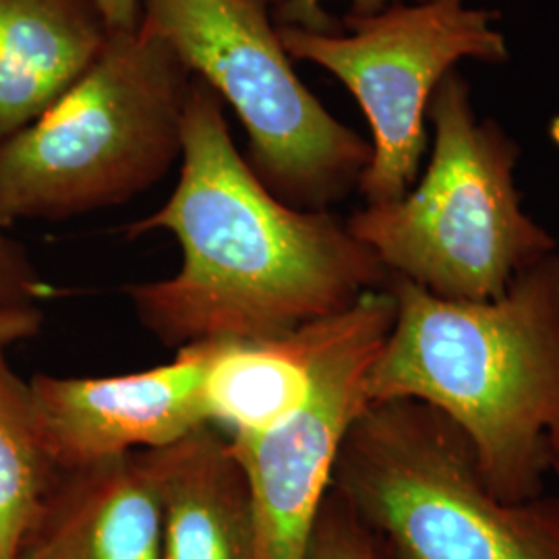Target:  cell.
I'll return each mask as SVG.
<instances>
[{"label": "cell", "instance_id": "obj_1", "mask_svg": "<svg viewBox=\"0 0 559 559\" xmlns=\"http://www.w3.org/2000/svg\"><path fill=\"white\" fill-rule=\"evenodd\" d=\"M164 230L182 263L124 288L145 330L168 346L282 336L344 311L390 274L346 222L280 201L240 156L221 96L195 78L182 120L179 182L129 239Z\"/></svg>", "mask_w": 559, "mask_h": 559}, {"label": "cell", "instance_id": "obj_2", "mask_svg": "<svg viewBox=\"0 0 559 559\" xmlns=\"http://www.w3.org/2000/svg\"><path fill=\"white\" fill-rule=\"evenodd\" d=\"M394 321L367 378L369 404L413 400L450 420L506 501L543 496L559 427V253L491 300H450L390 276Z\"/></svg>", "mask_w": 559, "mask_h": 559}, {"label": "cell", "instance_id": "obj_3", "mask_svg": "<svg viewBox=\"0 0 559 559\" xmlns=\"http://www.w3.org/2000/svg\"><path fill=\"white\" fill-rule=\"evenodd\" d=\"M195 75L140 21L64 96L0 143V224L67 221L138 198L182 154Z\"/></svg>", "mask_w": 559, "mask_h": 559}, {"label": "cell", "instance_id": "obj_4", "mask_svg": "<svg viewBox=\"0 0 559 559\" xmlns=\"http://www.w3.org/2000/svg\"><path fill=\"white\" fill-rule=\"evenodd\" d=\"M427 117L433 147L423 179L402 200L355 212L348 230L390 276L441 299H498L558 242L522 210L516 141L496 120L477 119L456 69L433 92Z\"/></svg>", "mask_w": 559, "mask_h": 559}, {"label": "cell", "instance_id": "obj_5", "mask_svg": "<svg viewBox=\"0 0 559 559\" xmlns=\"http://www.w3.org/2000/svg\"><path fill=\"white\" fill-rule=\"evenodd\" d=\"M332 489L388 559H559V498H498L464 436L420 402L369 404Z\"/></svg>", "mask_w": 559, "mask_h": 559}, {"label": "cell", "instance_id": "obj_6", "mask_svg": "<svg viewBox=\"0 0 559 559\" xmlns=\"http://www.w3.org/2000/svg\"><path fill=\"white\" fill-rule=\"evenodd\" d=\"M276 0H141V21L239 117L247 164L280 201L328 212L359 187L371 143L334 119L295 73Z\"/></svg>", "mask_w": 559, "mask_h": 559}, {"label": "cell", "instance_id": "obj_7", "mask_svg": "<svg viewBox=\"0 0 559 559\" xmlns=\"http://www.w3.org/2000/svg\"><path fill=\"white\" fill-rule=\"evenodd\" d=\"M493 21L464 0H420L348 15L344 34L276 23L286 55L338 78L367 117L371 162L357 187L367 205L402 200L419 180L429 102L460 60H508Z\"/></svg>", "mask_w": 559, "mask_h": 559}, {"label": "cell", "instance_id": "obj_8", "mask_svg": "<svg viewBox=\"0 0 559 559\" xmlns=\"http://www.w3.org/2000/svg\"><path fill=\"white\" fill-rule=\"evenodd\" d=\"M388 286L340 311L299 408L263 436L228 438L251 487L258 559H302L340 448L369 406L367 378L394 321Z\"/></svg>", "mask_w": 559, "mask_h": 559}, {"label": "cell", "instance_id": "obj_9", "mask_svg": "<svg viewBox=\"0 0 559 559\" xmlns=\"http://www.w3.org/2000/svg\"><path fill=\"white\" fill-rule=\"evenodd\" d=\"M212 355L214 342H198L177 348L170 362L135 373L36 376L32 399L60 471L166 448L210 425L203 385Z\"/></svg>", "mask_w": 559, "mask_h": 559}, {"label": "cell", "instance_id": "obj_10", "mask_svg": "<svg viewBox=\"0 0 559 559\" xmlns=\"http://www.w3.org/2000/svg\"><path fill=\"white\" fill-rule=\"evenodd\" d=\"M162 501L150 450L62 475L25 559H160Z\"/></svg>", "mask_w": 559, "mask_h": 559}, {"label": "cell", "instance_id": "obj_11", "mask_svg": "<svg viewBox=\"0 0 559 559\" xmlns=\"http://www.w3.org/2000/svg\"><path fill=\"white\" fill-rule=\"evenodd\" d=\"M150 459L160 489V559H258L251 487L228 436L205 425Z\"/></svg>", "mask_w": 559, "mask_h": 559}, {"label": "cell", "instance_id": "obj_12", "mask_svg": "<svg viewBox=\"0 0 559 559\" xmlns=\"http://www.w3.org/2000/svg\"><path fill=\"white\" fill-rule=\"evenodd\" d=\"M110 34L98 0H0V143L64 96Z\"/></svg>", "mask_w": 559, "mask_h": 559}, {"label": "cell", "instance_id": "obj_13", "mask_svg": "<svg viewBox=\"0 0 559 559\" xmlns=\"http://www.w3.org/2000/svg\"><path fill=\"white\" fill-rule=\"evenodd\" d=\"M338 313L258 340H218L205 371L210 425L228 438L263 436L299 408Z\"/></svg>", "mask_w": 559, "mask_h": 559}, {"label": "cell", "instance_id": "obj_14", "mask_svg": "<svg viewBox=\"0 0 559 559\" xmlns=\"http://www.w3.org/2000/svg\"><path fill=\"white\" fill-rule=\"evenodd\" d=\"M29 383L0 353V559H21L62 479Z\"/></svg>", "mask_w": 559, "mask_h": 559}, {"label": "cell", "instance_id": "obj_15", "mask_svg": "<svg viewBox=\"0 0 559 559\" xmlns=\"http://www.w3.org/2000/svg\"><path fill=\"white\" fill-rule=\"evenodd\" d=\"M302 559H388L378 539L334 489L323 501Z\"/></svg>", "mask_w": 559, "mask_h": 559}, {"label": "cell", "instance_id": "obj_16", "mask_svg": "<svg viewBox=\"0 0 559 559\" xmlns=\"http://www.w3.org/2000/svg\"><path fill=\"white\" fill-rule=\"evenodd\" d=\"M50 293L25 249L0 224V305H36Z\"/></svg>", "mask_w": 559, "mask_h": 559}, {"label": "cell", "instance_id": "obj_17", "mask_svg": "<svg viewBox=\"0 0 559 559\" xmlns=\"http://www.w3.org/2000/svg\"><path fill=\"white\" fill-rule=\"evenodd\" d=\"M404 0H350L348 15H373L380 13L390 4H399ZM420 2V0H411ZM274 21L278 25H297L311 32H338V23L332 20L323 7L321 0H276L274 4Z\"/></svg>", "mask_w": 559, "mask_h": 559}, {"label": "cell", "instance_id": "obj_18", "mask_svg": "<svg viewBox=\"0 0 559 559\" xmlns=\"http://www.w3.org/2000/svg\"><path fill=\"white\" fill-rule=\"evenodd\" d=\"M44 313L38 305H0V353L40 332Z\"/></svg>", "mask_w": 559, "mask_h": 559}, {"label": "cell", "instance_id": "obj_19", "mask_svg": "<svg viewBox=\"0 0 559 559\" xmlns=\"http://www.w3.org/2000/svg\"><path fill=\"white\" fill-rule=\"evenodd\" d=\"M112 32H133L140 27L141 0H98Z\"/></svg>", "mask_w": 559, "mask_h": 559}, {"label": "cell", "instance_id": "obj_20", "mask_svg": "<svg viewBox=\"0 0 559 559\" xmlns=\"http://www.w3.org/2000/svg\"><path fill=\"white\" fill-rule=\"evenodd\" d=\"M549 475L559 480V427L551 440V452H549Z\"/></svg>", "mask_w": 559, "mask_h": 559}, {"label": "cell", "instance_id": "obj_21", "mask_svg": "<svg viewBox=\"0 0 559 559\" xmlns=\"http://www.w3.org/2000/svg\"><path fill=\"white\" fill-rule=\"evenodd\" d=\"M21 559H25V558H21Z\"/></svg>", "mask_w": 559, "mask_h": 559}]
</instances>
